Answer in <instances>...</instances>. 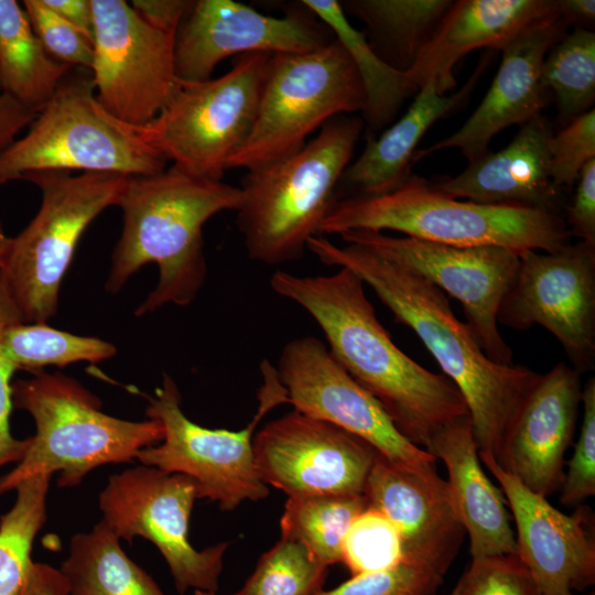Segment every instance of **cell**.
Returning <instances> with one entry per match:
<instances>
[{
  "mask_svg": "<svg viewBox=\"0 0 595 595\" xmlns=\"http://www.w3.org/2000/svg\"><path fill=\"white\" fill-rule=\"evenodd\" d=\"M485 66L486 63L480 64L469 80L453 95H440L435 84L426 82L398 121L378 138L368 136L361 154L347 166L340 178L350 188L349 196L385 194L411 175L420 140L434 122L466 101Z\"/></svg>",
  "mask_w": 595,
  "mask_h": 595,
  "instance_id": "484cf974",
  "label": "cell"
},
{
  "mask_svg": "<svg viewBox=\"0 0 595 595\" xmlns=\"http://www.w3.org/2000/svg\"><path fill=\"white\" fill-rule=\"evenodd\" d=\"M550 174L553 183L562 190L572 186L582 169L595 159V110L592 108L576 117L549 142Z\"/></svg>",
  "mask_w": 595,
  "mask_h": 595,
  "instance_id": "60d3db41",
  "label": "cell"
},
{
  "mask_svg": "<svg viewBox=\"0 0 595 595\" xmlns=\"http://www.w3.org/2000/svg\"><path fill=\"white\" fill-rule=\"evenodd\" d=\"M479 455V454H478ZM480 462L497 479L516 524L517 555L530 571L539 595H573L595 583L594 512L580 505L566 515L528 489L491 455Z\"/></svg>",
  "mask_w": 595,
  "mask_h": 595,
  "instance_id": "d6986e66",
  "label": "cell"
},
{
  "mask_svg": "<svg viewBox=\"0 0 595 595\" xmlns=\"http://www.w3.org/2000/svg\"><path fill=\"white\" fill-rule=\"evenodd\" d=\"M269 282L274 293L309 313L332 356L377 399L408 441L425 450L440 430L469 416L447 377L428 370L394 344L353 271L298 275L279 270Z\"/></svg>",
  "mask_w": 595,
  "mask_h": 595,
  "instance_id": "6da1fadb",
  "label": "cell"
},
{
  "mask_svg": "<svg viewBox=\"0 0 595 595\" xmlns=\"http://www.w3.org/2000/svg\"><path fill=\"white\" fill-rule=\"evenodd\" d=\"M240 187L191 175L172 165L128 176L118 199L123 228L111 257L107 291L118 292L142 266L154 262L159 281L136 311L188 305L202 289L207 267L203 227L214 215L238 210Z\"/></svg>",
  "mask_w": 595,
  "mask_h": 595,
  "instance_id": "3957f363",
  "label": "cell"
},
{
  "mask_svg": "<svg viewBox=\"0 0 595 595\" xmlns=\"http://www.w3.org/2000/svg\"><path fill=\"white\" fill-rule=\"evenodd\" d=\"M20 595H68V586L60 569L33 562Z\"/></svg>",
  "mask_w": 595,
  "mask_h": 595,
  "instance_id": "bcb514c9",
  "label": "cell"
},
{
  "mask_svg": "<svg viewBox=\"0 0 595 595\" xmlns=\"http://www.w3.org/2000/svg\"><path fill=\"white\" fill-rule=\"evenodd\" d=\"M541 84L558 109L562 127L593 108L595 101V33L574 29L548 51Z\"/></svg>",
  "mask_w": 595,
  "mask_h": 595,
  "instance_id": "1f68e13d",
  "label": "cell"
},
{
  "mask_svg": "<svg viewBox=\"0 0 595 595\" xmlns=\"http://www.w3.org/2000/svg\"><path fill=\"white\" fill-rule=\"evenodd\" d=\"M11 238L9 237L3 228L2 223L0 221V269L3 264L8 250L10 248Z\"/></svg>",
  "mask_w": 595,
  "mask_h": 595,
  "instance_id": "681fc988",
  "label": "cell"
},
{
  "mask_svg": "<svg viewBox=\"0 0 595 595\" xmlns=\"http://www.w3.org/2000/svg\"><path fill=\"white\" fill-rule=\"evenodd\" d=\"M17 322H23L21 315L0 279V339L2 331ZM13 366L6 358L0 344V467L19 463L29 446L30 440L17 439L10 431V413L12 404Z\"/></svg>",
  "mask_w": 595,
  "mask_h": 595,
  "instance_id": "b9f144b4",
  "label": "cell"
},
{
  "mask_svg": "<svg viewBox=\"0 0 595 595\" xmlns=\"http://www.w3.org/2000/svg\"><path fill=\"white\" fill-rule=\"evenodd\" d=\"M402 562L401 537L390 519L367 508L353 520L342 548V563L353 575L388 570Z\"/></svg>",
  "mask_w": 595,
  "mask_h": 595,
  "instance_id": "d590c367",
  "label": "cell"
},
{
  "mask_svg": "<svg viewBox=\"0 0 595 595\" xmlns=\"http://www.w3.org/2000/svg\"><path fill=\"white\" fill-rule=\"evenodd\" d=\"M301 4L321 20L350 56L364 86V121L369 131L388 126L410 95L404 73L388 64L370 45L365 34L348 21L336 0H303Z\"/></svg>",
  "mask_w": 595,
  "mask_h": 595,
  "instance_id": "f1b7e54d",
  "label": "cell"
},
{
  "mask_svg": "<svg viewBox=\"0 0 595 595\" xmlns=\"http://www.w3.org/2000/svg\"><path fill=\"white\" fill-rule=\"evenodd\" d=\"M365 105L358 72L335 37L309 53L272 54L253 127L227 169L252 171L288 158L328 120Z\"/></svg>",
  "mask_w": 595,
  "mask_h": 595,
  "instance_id": "30bf717a",
  "label": "cell"
},
{
  "mask_svg": "<svg viewBox=\"0 0 595 595\" xmlns=\"http://www.w3.org/2000/svg\"><path fill=\"white\" fill-rule=\"evenodd\" d=\"M390 258L433 283L463 306L466 324L488 358L512 365V350L498 328V312L519 267V253L502 247H454L380 231L339 235Z\"/></svg>",
  "mask_w": 595,
  "mask_h": 595,
  "instance_id": "9a60e30c",
  "label": "cell"
},
{
  "mask_svg": "<svg viewBox=\"0 0 595 595\" xmlns=\"http://www.w3.org/2000/svg\"><path fill=\"white\" fill-rule=\"evenodd\" d=\"M459 594H461V587H459V583L457 582L450 595H459Z\"/></svg>",
  "mask_w": 595,
  "mask_h": 595,
  "instance_id": "f907efd6",
  "label": "cell"
},
{
  "mask_svg": "<svg viewBox=\"0 0 595 595\" xmlns=\"http://www.w3.org/2000/svg\"><path fill=\"white\" fill-rule=\"evenodd\" d=\"M72 68L45 51L22 3L0 0L1 94L37 115Z\"/></svg>",
  "mask_w": 595,
  "mask_h": 595,
  "instance_id": "4316f807",
  "label": "cell"
},
{
  "mask_svg": "<svg viewBox=\"0 0 595 595\" xmlns=\"http://www.w3.org/2000/svg\"><path fill=\"white\" fill-rule=\"evenodd\" d=\"M128 176L117 173L34 172L22 180L42 193L29 225L11 238L0 278L25 323L56 314L61 283L88 225L117 206Z\"/></svg>",
  "mask_w": 595,
  "mask_h": 595,
  "instance_id": "ba28073f",
  "label": "cell"
},
{
  "mask_svg": "<svg viewBox=\"0 0 595 595\" xmlns=\"http://www.w3.org/2000/svg\"><path fill=\"white\" fill-rule=\"evenodd\" d=\"M498 323L526 331L540 325L561 344L580 375L595 367V246L567 244L553 252L519 253Z\"/></svg>",
  "mask_w": 595,
  "mask_h": 595,
  "instance_id": "5bb4252c",
  "label": "cell"
},
{
  "mask_svg": "<svg viewBox=\"0 0 595 595\" xmlns=\"http://www.w3.org/2000/svg\"><path fill=\"white\" fill-rule=\"evenodd\" d=\"M191 0H133V10L151 26L175 34L190 10Z\"/></svg>",
  "mask_w": 595,
  "mask_h": 595,
  "instance_id": "ee69618b",
  "label": "cell"
},
{
  "mask_svg": "<svg viewBox=\"0 0 595 595\" xmlns=\"http://www.w3.org/2000/svg\"><path fill=\"white\" fill-rule=\"evenodd\" d=\"M587 595H595V592L593 591V592L588 593Z\"/></svg>",
  "mask_w": 595,
  "mask_h": 595,
  "instance_id": "f5cc1de1",
  "label": "cell"
},
{
  "mask_svg": "<svg viewBox=\"0 0 595 595\" xmlns=\"http://www.w3.org/2000/svg\"><path fill=\"white\" fill-rule=\"evenodd\" d=\"M448 0H351L340 6L360 19L405 73L452 6Z\"/></svg>",
  "mask_w": 595,
  "mask_h": 595,
  "instance_id": "f546056e",
  "label": "cell"
},
{
  "mask_svg": "<svg viewBox=\"0 0 595 595\" xmlns=\"http://www.w3.org/2000/svg\"><path fill=\"white\" fill-rule=\"evenodd\" d=\"M120 541L100 520L89 531L71 538L60 567L68 595H165L127 555Z\"/></svg>",
  "mask_w": 595,
  "mask_h": 595,
  "instance_id": "83f0119b",
  "label": "cell"
},
{
  "mask_svg": "<svg viewBox=\"0 0 595 595\" xmlns=\"http://www.w3.org/2000/svg\"><path fill=\"white\" fill-rule=\"evenodd\" d=\"M457 582L459 595H539L530 571L517 554L473 559Z\"/></svg>",
  "mask_w": 595,
  "mask_h": 595,
  "instance_id": "f35d334b",
  "label": "cell"
},
{
  "mask_svg": "<svg viewBox=\"0 0 595 595\" xmlns=\"http://www.w3.org/2000/svg\"><path fill=\"white\" fill-rule=\"evenodd\" d=\"M304 9L272 17L232 0L193 1L174 36L178 80H207L231 56L301 54L324 47L334 40L332 31Z\"/></svg>",
  "mask_w": 595,
  "mask_h": 595,
  "instance_id": "ac0fdd59",
  "label": "cell"
},
{
  "mask_svg": "<svg viewBox=\"0 0 595 595\" xmlns=\"http://www.w3.org/2000/svg\"><path fill=\"white\" fill-rule=\"evenodd\" d=\"M272 54L237 56L216 78L181 83L167 105L143 127L142 139L177 169L221 181L229 160L253 127Z\"/></svg>",
  "mask_w": 595,
  "mask_h": 595,
  "instance_id": "8fae6325",
  "label": "cell"
},
{
  "mask_svg": "<svg viewBox=\"0 0 595 595\" xmlns=\"http://www.w3.org/2000/svg\"><path fill=\"white\" fill-rule=\"evenodd\" d=\"M566 29L555 6L523 28L500 50L498 72L470 117L453 134L416 150L412 163L446 149L459 150L469 163L488 153L490 141L501 130L541 116L550 101L540 79L542 62Z\"/></svg>",
  "mask_w": 595,
  "mask_h": 595,
  "instance_id": "ffe728a7",
  "label": "cell"
},
{
  "mask_svg": "<svg viewBox=\"0 0 595 595\" xmlns=\"http://www.w3.org/2000/svg\"><path fill=\"white\" fill-rule=\"evenodd\" d=\"M554 6L567 26L574 24L576 29L591 30V24H594V0H554Z\"/></svg>",
  "mask_w": 595,
  "mask_h": 595,
  "instance_id": "c3c4849f",
  "label": "cell"
},
{
  "mask_svg": "<svg viewBox=\"0 0 595 595\" xmlns=\"http://www.w3.org/2000/svg\"><path fill=\"white\" fill-rule=\"evenodd\" d=\"M583 419L574 453L561 486L560 501L567 507L580 506L595 495V378L582 388Z\"/></svg>",
  "mask_w": 595,
  "mask_h": 595,
  "instance_id": "74e56055",
  "label": "cell"
},
{
  "mask_svg": "<svg viewBox=\"0 0 595 595\" xmlns=\"http://www.w3.org/2000/svg\"><path fill=\"white\" fill-rule=\"evenodd\" d=\"M275 369L295 411L347 431L396 465L418 470L435 466V456L397 430L377 399L321 339L302 336L288 342Z\"/></svg>",
  "mask_w": 595,
  "mask_h": 595,
  "instance_id": "2e32d148",
  "label": "cell"
},
{
  "mask_svg": "<svg viewBox=\"0 0 595 595\" xmlns=\"http://www.w3.org/2000/svg\"><path fill=\"white\" fill-rule=\"evenodd\" d=\"M425 450L446 467L450 495L469 537L472 558L517 554L506 497L483 470L470 418L440 430Z\"/></svg>",
  "mask_w": 595,
  "mask_h": 595,
  "instance_id": "d4e9b609",
  "label": "cell"
},
{
  "mask_svg": "<svg viewBox=\"0 0 595 595\" xmlns=\"http://www.w3.org/2000/svg\"><path fill=\"white\" fill-rule=\"evenodd\" d=\"M35 117L36 113L0 93V154L30 127Z\"/></svg>",
  "mask_w": 595,
  "mask_h": 595,
  "instance_id": "f6af8a7d",
  "label": "cell"
},
{
  "mask_svg": "<svg viewBox=\"0 0 595 595\" xmlns=\"http://www.w3.org/2000/svg\"><path fill=\"white\" fill-rule=\"evenodd\" d=\"M367 508L364 494L288 497L280 534L302 543L328 567L342 562L347 530Z\"/></svg>",
  "mask_w": 595,
  "mask_h": 595,
  "instance_id": "4dcf8cb0",
  "label": "cell"
},
{
  "mask_svg": "<svg viewBox=\"0 0 595 595\" xmlns=\"http://www.w3.org/2000/svg\"><path fill=\"white\" fill-rule=\"evenodd\" d=\"M72 71L26 133L0 154V187L34 172L148 175L167 161L137 127L111 116L97 100L91 76Z\"/></svg>",
  "mask_w": 595,
  "mask_h": 595,
  "instance_id": "52a82bcc",
  "label": "cell"
},
{
  "mask_svg": "<svg viewBox=\"0 0 595 595\" xmlns=\"http://www.w3.org/2000/svg\"><path fill=\"white\" fill-rule=\"evenodd\" d=\"M552 134L549 121L541 115L521 126L502 150L486 153L458 175L434 186L458 199L559 213L561 188L550 174Z\"/></svg>",
  "mask_w": 595,
  "mask_h": 595,
  "instance_id": "cb8c5ba5",
  "label": "cell"
},
{
  "mask_svg": "<svg viewBox=\"0 0 595 595\" xmlns=\"http://www.w3.org/2000/svg\"><path fill=\"white\" fill-rule=\"evenodd\" d=\"M44 2L93 43L94 10L91 0H44Z\"/></svg>",
  "mask_w": 595,
  "mask_h": 595,
  "instance_id": "7dc6e473",
  "label": "cell"
},
{
  "mask_svg": "<svg viewBox=\"0 0 595 595\" xmlns=\"http://www.w3.org/2000/svg\"><path fill=\"white\" fill-rule=\"evenodd\" d=\"M196 499L193 478L139 464L109 476L98 497L100 521L120 540L143 538L154 544L180 595L217 593L228 543L197 550L190 542Z\"/></svg>",
  "mask_w": 595,
  "mask_h": 595,
  "instance_id": "7c38bea8",
  "label": "cell"
},
{
  "mask_svg": "<svg viewBox=\"0 0 595 595\" xmlns=\"http://www.w3.org/2000/svg\"><path fill=\"white\" fill-rule=\"evenodd\" d=\"M260 479L288 497L363 495L378 452L347 431L293 410L256 432Z\"/></svg>",
  "mask_w": 595,
  "mask_h": 595,
  "instance_id": "e0dca14e",
  "label": "cell"
},
{
  "mask_svg": "<svg viewBox=\"0 0 595 595\" xmlns=\"http://www.w3.org/2000/svg\"><path fill=\"white\" fill-rule=\"evenodd\" d=\"M1 349L17 370L32 374L46 366L65 367L73 363H99L111 358L117 349L104 339L79 336L42 323L17 322L1 334Z\"/></svg>",
  "mask_w": 595,
  "mask_h": 595,
  "instance_id": "836d02e7",
  "label": "cell"
},
{
  "mask_svg": "<svg viewBox=\"0 0 595 595\" xmlns=\"http://www.w3.org/2000/svg\"><path fill=\"white\" fill-rule=\"evenodd\" d=\"M13 408L28 412L35 434L23 458L0 477V497L24 479L60 473L57 485L82 484L94 469L131 463L163 439L156 420L130 421L101 411V401L79 381L61 372L40 371L12 382Z\"/></svg>",
  "mask_w": 595,
  "mask_h": 595,
  "instance_id": "8992f818",
  "label": "cell"
},
{
  "mask_svg": "<svg viewBox=\"0 0 595 595\" xmlns=\"http://www.w3.org/2000/svg\"><path fill=\"white\" fill-rule=\"evenodd\" d=\"M443 576L405 562L378 572L353 575L316 595H435Z\"/></svg>",
  "mask_w": 595,
  "mask_h": 595,
  "instance_id": "ab89813d",
  "label": "cell"
},
{
  "mask_svg": "<svg viewBox=\"0 0 595 595\" xmlns=\"http://www.w3.org/2000/svg\"><path fill=\"white\" fill-rule=\"evenodd\" d=\"M327 571L302 543L280 537L234 595H316Z\"/></svg>",
  "mask_w": 595,
  "mask_h": 595,
  "instance_id": "e575fe53",
  "label": "cell"
},
{
  "mask_svg": "<svg viewBox=\"0 0 595 595\" xmlns=\"http://www.w3.org/2000/svg\"><path fill=\"white\" fill-rule=\"evenodd\" d=\"M363 129V119L337 116L292 155L247 171L236 223L251 260L266 266L296 261L307 240L321 236Z\"/></svg>",
  "mask_w": 595,
  "mask_h": 595,
  "instance_id": "5b68a950",
  "label": "cell"
},
{
  "mask_svg": "<svg viewBox=\"0 0 595 595\" xmlns=\"http://www.w3.org/2000/svg\"><path fill=\"white\" fill-rule=\"evenodd\" d=\"M364 496L368 508L383 513L398 529L403 562L441 576L446 574L466 532L447 482L439 476L435 466L410 469L378 453Z\"/></svg>",
  "mask_w": 595,
  "mask_h": 595,
  "instance_id": "44dd1931",
  "label": "cell"
},
{
  "mask_svg": "<svg viewBox=\"0 0 595 595\" xmlns=\"http://www.w3.org/2000/svg\"><path fill=\"white\" fill-rule=\"evenodd\" d=\"M94 61L90 76L98 102L133 127L154 119L180 88L174 36L148 24L123 0H91Z\"/></svg>",
  "mask_w": 595,
  "mask_h": 595,
  "instance_id": "4fadbf2b",
  "label": "cell"
},
{
  "mask_svg": "<svg viewBox=\"0 0 595 595\" xmlns=\"http://www.w3.org/2000/svg\"><path fill=\"white\" fill-rule=\"evenodd\" d=\"M351 230H392L447 246H494L518 253L553 252L571 242L559 213L458 199L412 174L385 194L337 198L320 234Z\"/></svg>",
  "mask_w": 595,
  "mask_h": 595,
  "instance_id": "277c9868",
  "label": "cell"
},
{
  "mask_svg": "<svg viewBox=\"0 0 595 595\" xmlns=\"http://www.w3.org/2000/svg\"><path fill=\"white\" fill-rule=\"evenodd\" d=\"M564 218L571 237L595 246V159L580 172Z\"/></svg>",
  "mask_w": 595,
  "mask_h": 595,
  "instance_id": "7bdbcfd3",
  "label": "cell"
},
{
  "mask_svg": "<svg viewBox=\"0 0 595 595\" xmlns=\"http://www.w3.org/2000/svg\"><path fill=\"white\" fill-rule=\"evenodd\" d=\"M306 249L324 264L353 271L397 322L416 334L463 396L478 454L497 459L506 431L540 374L488 358L468 325L455 316L447 295L408 267L359 245L337 246L323 236L310 238Z\"/></svg>",
  "mask_w": 595,
  "mask_h": 595,
  "instance_id": "7a4b0ae2",
  "label": "cell"
},
{
  "mask_svg": "<svg viewBox=\"0 0 595 595\" xmlns=\"http://www.w3.org/2000/svg\"><path fill=\"white\" fill-rule=\"evenodd\" d=\"M258 408L246 428L232 431L202 426L186 416L181 392L174 379L163 375L154 396L148 397L147 419L163 428L160 443L141 450L140 464L169 473H178L196 482L198 499L216 502L220 510L232 511L245 501L269 496L253 458L252 442L259 422L278 405L289 403L277 369L263 360Z\"/></svg>",
  "mask_w": 595,
  "mask_h": 595,
  "instance_id": "9c48e42d",
  "label": "cell"
},
{
  "mask_svg": "<svg viewBox=\"0 0 595 595\" xmlns=\"http://www.w3.org/2000/svg\"><path fill=\"white\" fill-rule=\"evenodd\" d=\"M554 10V0H459L452 6L435 32L404 73L409 94L426 82L440 95L456 86V63L476 48L501 50L536 19Z\"/></svg>",
  "mask_w": 595,
  "mask_h": 595,
  "instance_id": "603a6c76",
  "label": "cell"
},
{
  "mask_svg": "<svg viewBox=\"0 0 595 595\" xmlns=\"http://www.w3.org/2000/svg\"><path fill=\"white\" fill-rule=\"evenodd\" d=\"M33 31L45 51L55 61L71 67L90 71L93 43L55 13L44 0H23Z\"/></svg>",
  "mask_w": 595,
  "mask_h": 595,
  "instance_id": "8d00e7d4",
  "label": "cell"
},
{
  "mask_svg": "<svg viewBox=\"0 0 595 595\" xmlns=\"http://www.w3.org/2000/svg\"><path fill=\"white\" fill-rule=\"evenodd\" d=\"M192 595H218L217 593L212 592H202V591H195Z\"/></svg>",
  "mask_w": 595,
  "mask_h": 595,
  "instance_id": "816d5d0a",
  "label": "cell"
},
{
  "mask_svg": "<svg viewBox=\"0 0 595 595\" xmlns=\"http://www.w3.org/2000/svg\"><path fill=\"white\" fill-rule=\"evenodd\" d=\"M581 376L564 363L540 374L495 459L528 489L547 498L563 483L564 455L573 442L582 401Z\"/></svg>",
  "mask_w": 595,
  "mask_h": 595,
  "instance_id": "7402d4cb",
  "label": "cell"
},
{
  "mask_svg": "<svg viewBox=\"0 0 595 595\" xmlns=\"http://www.w3.org/2000/svg\"><path fill=\"white\" fill-rule=\"evenodd\" d=\"M51 475H35L14 490L13 506L0 517V595H20L33 564L32 549L46 521Z\"/></svg>",
  "mask_w": 595,
  "mask_h": 595,
  "instance_id": "d6a6232c",
  "label": "cell"
}]
</instances>
